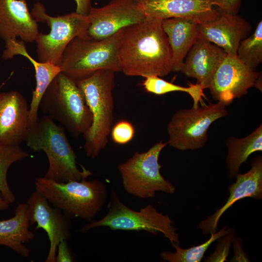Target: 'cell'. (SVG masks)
I'll list each match as a JSON object with an SVG mask.
<instances>
[{"label": "cell", "instance_id": "obj_23", "mask_svg": "<svg viewBox=\"0 0 262 262\" xmlns=\"http://www.w3.org/2000/svg\"><path fill=\"white\" fill-rule=\"evenodd\" d=\"M225 144L228 148L226 163L229 177L231 179L238 173L241 165L251 154L262 151V124L246 137L228 138Z\"/></svg>", "mask_w": 262, "mask_h": 262}, {"label": "cell", "instance_id": "obj_5", "mask_svg": "<svg viewBox=\"0 0 262 262\" xmlns=\"http://www.w3.org/2000/svg\"><path fill=\"white\" fill-rule=\"evenodd\" d=\"M39 108L75 137L83 135L92 123V115L81 90L62 72L49 86Z\"/></svg>", "mask_w": 262, "mask_h": 262}, {"label": "cell", "instance_id": "obj_20", "mask_svg": "<svg viewBox=\"0 0 262 262\" xmlns=\"http://www.w3.org/2000/svg\"><path fill=\"white\" fill-rule=\"evenodd\" d=\"M172 53L173 71H180L188 51L199 37L198 24L182 17L162 20Z\"/></svg>", "mask_w": 262, "mask_h": 262}, {"label": "cell", "instance_id": "obj_29", "mask_svg": "<svg viewBox=\"0 0 262 262\" xmlns=\"http://www.w3.org/2000/svg\"><path fill=\"white\" fill-rule=\"evenodd\" d=\"M135 130L132 124L122 120L117 122L111 129L110 134L113 141L117 144L124 145L133 138Z\"/></svg>", "mask_w": 262, "mask_h": 262}, {"label": "cell", "instance_id": "obj_26", "mask_svg": "<svg viewBox=\"0 0 262 262\" xmlns=\"http://www.w3.org/2000/svg\"><path fill=\"white\" fill-rule=\"evenodd\" d=\"M145 78L142 85L148 93L161 95L176 91L184 92L192 98L194 107L198 106L199 102L202 101L204 88L197 83L190 84L188 87H183L167 82L158 76H151Z\"/></svg>", "mask_w": 262, "mask_h": 262}, {"label": "cell", "instance_id": "obj_32", "mask_svg": "<svg viewBox=\"0 0 262 262\" xmlns=\"http://www.w3.org/2000/svg\"><path fill=\"white\" fill-rule=\"evenodd\" d=\"M232 243L233 244L234 255L230 262H250L248 256L243 249L241 239L239 237H235Z\"/></svg>", "mask_w": 262, "mask_h": 262}, {"label": "cell", "instance_id": "obj_33", "mask_svg": "<svg viewBox=\"0 0 262 262\" xmlns=\"http://www.w3.org/2000/svg\"><path fill=\"white\" fill-rule=\"evenodd\" d=\"M76 3V12L80 15L87 16L91 8V0H75Z\"/></svg>", "mask_w": 262, "mask_h": 262}, {"label": "cell", "instance_id": "obj_3", "mask_svg": "<svg viewBox=\"0 0 262 262\" xmlns=\"http://www.w3.org/2000/svg\"><path fill=\"white\" fill-rule=\"evenodd\" d=\"M115 73L99 70L76 82L92 116L91 126L83 134L84 150L86 155L92 159L97 157L106 146L112 128Z\"/></svg>", "mask_w": 262, "mask_h": 262}, {"label": "cell", "instance_id": "obj_27", "mask_svg": "<svg viewBox=\"0 0 262 262\" xmlns=\"http://www.w3.org/2000/svg\"><path fill=\"white\" fill-rule=\"evenodd\" d=\"M237 56L251 69L254 70L262 62V22L257 25L253 33L242 40Z\"/></svg>", "mask_w": 262, "mask_h": 262}, {"label": "cell", "instance_id": "obj_34", "mask_svg": "<svg viewBox=\"0 0 262 262\" xmlns=\"http://www.w3.org/2000/svg\"><path fill=\"white\" fill-rule=\"evenodd\" d=\"M10 204L0 194V211L7 210L9 208Z\"/></svg>", "mask_w": 262, "mask_h": 262}, {"label": "cell", "instance_id": "obj_28", "mask_svg": "<svg viewBox=\"0 0 262 262\" xmlns=\"http://www.w3.org/2000/svg\"><path fill=\"white\" fill-rule=\"evenodd\" d=\"M233 229H230L229 231L218 239V243L215 251L204 262H215L227 261V257L229 253V248L235 237Z\"/></svg>", "mask_w": 262, "mask_h": 262}, {"label": "cell", "instance_id": "obj_12", "mask_svg": "<svg viewBox=\"0 0 262 262\" xmlns=\"http://www.w3.org/2000/svg\"><path fill=\"white\" fill-rule=\"evenodd\" d=\"M139 0H112L100 8L92 7L86 36L96 40L109 37L121 29L146 17L138 8Z\"/></svg>", "mask_w": 262, "mask_h": 262}, {"label": "cell", "instance_id": "obj_19", "mask_svg": "<svg viewBox=\"0 0 262 262\" xmlns=\"http://www.w3.org/2000/svg\"><path fill=\"white\" fill-rule=\"evenodd\" d=\"M38 24L26 0H0V37L4 41L19 37L23 42L35 41Z\"/></svg>", "mask_w": 262, "mask_h": 262}, {"label": "cell", "instance_id": "obj_6", "mask_svg": "<svg viewBox=\"0 0 262 262\" xmlns=\"http://www.w3.org/2000/svg\"><path fill=\"white\" fill-rule=\"evenodd\" d=\"M122 29L101 40L73 38L63 54L59 66L62 72L76 82L99 70L120 71L118 44Z\"/></svg>", "mask_w": 262, "mask_h": 262}, {"label": "cell", "instance_id": "obj_31", "mask_svg": "<svg viewBox=\"0 0 262 262\" xmlns=\"http://www.w3.org/2000/svg\"><path fill=\"white\" fill-rule=\"evenodd\" d=\"M241 0H216L215 6L221 11L237 14L241 5Z\"/></svg>", "mask_w": 262, "mask_h": 262}, {"label": "cell", "instance_id": "obj_11", "mask_svg": "<svg viewBox=\"0 0 262 262\" xmlns=\"http://www.w3.org/2000/svg\"><path fill=\"white\" fill-rule=\"evenodd\" d=\"M258 73L243 63L237 55L228 54L213 75L208 88L213 98L226 106L256 87Z\"/></svg>", "mask_w": 262, "mask_h": 262}, {"label": "cell", "instance_id": "obj_25", "mask_svg": "<svg viewBox=\"0 0 262 262\" xmlns=\"http://www.w3.org/2000/svg\"><path fill=\"white\" fill-rule=\"evenodd\" d=\"M230 230V229H227V226H225L218 231L211 233L210 238L203 243L188 248H181L179 245H174L175 252L162 251L160 256L164 261L168 262H199L211 244Z\"/></svg>", "mask_w": 262, "mask_h": 262}, {"label": "cell", "instance_id": "obj_9", "mask_svg": "<svg viewBox=\"0 0 262 262\" xmlns=\"http://www.w3.org/2000/svg\"><path fill=\"white\" fill-rule=\"evenodd\" d=\"M162 141L144 152H135L118 166L123 187L130 195L146 199L154 196L157 191L173 194L176 188L161 175L160 154L167 145Z\"/></svg>", "mask_w": 262, "mask_h": 262}, {"label": "cell", "instance_id": "obj_18", "mask_svg": "<svg viewBox=\"0 0 262 262\" xmlns=\"http://www.w3.org/2000/svg\"><path fill=\"white\" fill-rule=\"evenodd\" d=\"M227 53L221 48L199 35L188 51L180 71L185 76L195 78L204 89Z\"/></svg>", "mask_w": 262, "mask_h": 262}, {"label": "cell", "instance_id": "obj_7", "mask_svg": "<svg viewBox=\"0 0 262 262\" xmlns=\"http://www.w3.org/2000/svg\"><path fill=\"white\" fill-rule=\"evenodd\" d=\"M107 209V213L101 219L88 222L79 231L84 233L98 227H107L113 230H145L154 235L163 234L172 246L180 244L174 222L168 215L158 212L152 205L134 211L125 205L116 192L112 190Z\"/></svg>", "mask_w": 262, "mask_h": 262}, {"label": "cell", "instance_id": "obj_10", "mask_svg": "<svg viewBox=\"0 0 262 262\" xmlns=\"http://www.w3.org/2000/svg\"><path fill=\"white\" fill-rule=\"evenodd\" d=\"M226 106L218 101L178 111L167 126L169 137L167 144L180 150L202 148L208 140L210 126L227 115Z\"/></svg>", "mask_w": 262, "mask_h": 262}, {"label": "cell", "instance_id": "obj_17", "mask_svg": "<svg viewBox=\"0 0 262 262\" xmlns=\"http://www.w3.org/2000/svg\"><path fill=\"white\" fill-rule=\"evenodd\" d=\"M236 181L228 187L229 195L222 207L205 220L200 222L197 228L205 235L217 231L219 220L223 213L236 202L246 197L256 199L262 198V159L255 158L251 163L250 169L244 174H237Z\"/></svg>", "mask_w": 262, "mask_h": 262}, {"label": "cell", "instance_id": "obj_8", "mask_svg": "<svg viewBox=\"0 0 262 262\" xmlns=\"http://www.w3.org/2000/svg\"><path fill=\"white\" fill-rule=\"evenodd\" d=\"M31 13L37 22L46 23L50 28L48 34L39 33L34 41L39 62H49L59 66L64 51L70 42L77 36L86 37L88 18L76 12L50 16L46 13L44 5L37 2Z\"/></svg>", "mask_w": 262, "mask_h": 262}, {"label": "cell", "instance_id": "obj_1", "mask_svg": "<svg viewBox=\"0 0 262 262\" xmlns=\"http://www.w3.org/2000/svg\"><path fill=\"white\" fill-rule=\"evenodd\" d=\"M118 58L120 71L129 76L164 77L173 71L172 50L162 20L146 17L123 29Z\"/></svg>", "mask_w": 262, "mask_h": 262}, {"label": "cell", "instance_id": "obj_16", "mask_svg": "<svg viewBox=\"0 0 262 262\" xmlns=\"http://www.w3.org/2000/svg\"><path fill=\"white\" fill-rule=\"evenodd\" d=\"M29 111L27 101L20 92L0 91V142L19 145L25 141L29 129Z\"/></svg>", "mask_w": 262, "mask_h": 262}, {"label": "cell", "instance_id": "obj_30", "mask_svg": "<svg viewBox=\"0 0 262 262\" xmlns=\"http://www.w3.org/2000/svg\"><path fill=\"white\" fill-rule=\"evenodd\" d=\"M67 240L61 241L58 245L55 256L56 262H71L74 261Z\"/></svg>", "mask_w": 262, "mask_h": 262}, {"label": "cell", "instance_id": "obj_22", "mask_svg": "<svg viewBox=\"0 0 262 262\" xmlns=\"http://www.w3.org/2000/svg\"><path fill=\"white\" fill-rule=\"evenodd\" d=\"M15 53L27 58L33 65L35 71L36 86L32 92L29 106V127L33 125L38 117L39 106L44 95L57 75L62 72L60 66L49 62H41L33 59L28 53L25 44L17 46Z\"/></svg>", "mask_w": 262, "mask_h": 262}, {"label": "cell", "instance_id": "obj_13", "mask_svg": "<svg viewBox=\"0 0 262 262\" xmlns=\"http://www.w3.org/2000/svg\"><path fill=\"white\" fill-rule=\"evenodd\" d=\"M26 204L30 225L36 224L35 229H43L49 241V248L45 262H56L58 244L71 237V219L58 208L51 207L46 197L36 190L30 195Z\"/></svg>", "mask_w": 262, "mask_h": 262}, {"label": "cell", "instance_id": "obj_4", "mask_svg": "<svg viewBox=\"0 0 262 262\" xmlns=\"http://www.w3.org/2000/svg\"><path fill=\"white\" fill-rule=\"evenodd\" d=\"M34 184L35 190L50 204L70 219L80 218L91 221L108 199L106 185L97 180L59 182L43 177L36 179Z\"/></svg>", "mask_w": 262, "mask_h": 262}, {"label": "cell", "instance_id": "obj_2", "mask_svg": "<svg viewBox=\"0 0 262 262\" xmlns=\"http://www.w3.org/2000/svg\"><path fill=\"white\" fill-rule=\"evenodd\" d=\"M25 141L34 151H43L46 154L49 162L46 178L64 182L86 179L92 175L84 167L78 168L76 153L64 128L46 115L38 117L29 127Z\"/></svg>", "mask_w": 262, "mask_h": 262}, {"label": "cell", "instance_id": "obj_21", "mask_svg": "<svg viewBox=\"0 0 262 262\" xmlns=\"http://www.w3.org/2000/svg\"><path fill=\"white\" fill-rule=\"evenodd\" d=\"M28 206L26 203L19 204L11 218L0 221V246H6L21 256L27 258L31 251L24 243L35 237L30 229Z\"/></svg>", "mask_w": 262, "mask_h": 262}, {"label": "cell", "instance_id": "obj_15", "mask_svg": "<svg viewBox=\"0 0 262 262\" xmlns=\"http://www.w3.org/2000/svg\"><path fill=\"white\" fill-rule=\"evenodd\" d=\"M198 29L199 36L221 48L228 54L236 55L241 41L247 36L251 28L249 22L237 14L218 10L212 19L198 24Z\"/></svg>", "mask_w": 262, "mask_h": 262}, {"label": "cell", "instance_id": "obj_24", "mask_svg": "<svg viewBox=\"0 0 262 262\" xmlns=\"http://www.w3.org/2000/svg\"><path fill=\"white\" fill-rule=\"evenodd\" d=\"M19 145H12L0 142V194L2 197L12 204L16 200L7 181V172L14 163L29 156Z\"/></svg>", "mask_w": 262, "mask_h": 262}, {"label": "cell", "instance_id": "obj_14", "mask_svg": "<svg viewBox=\"0 0 262 262\" xmlns=\"http://www.w3.org/2000/svg\"><path fill=\"white\" fill-rule=\"evenodd\" d=\"M216 0H139L138 8L145 17L164 20L182 17L202 24L214 18Z\"/></svg>", "mask_w": 262, "mask_h": 262}]
</instances>
